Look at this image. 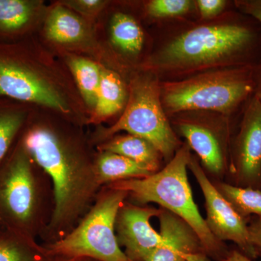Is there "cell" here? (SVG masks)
I'll list each match as a JSON object with an SVG mask.
<instances>
[{
	"label": "cell",
	"mask_w": 261,
	"mask_h": 261,
	"mask_svg": "<svg viewBox=\"0 0 261 261\" xmlns=\"http://www.w3.org/2000/svg\"><path fill=\"white\" fill-rule=\"evenodd\" d=\"M22 145L53 185L54 209L41 238L54 243L78 224L102 189L94 159L81 141L49 126L32 127Z\"/></svg>",
	"instance_id": "cell-1"
},
{
	"label": "cell",
	"mask_w": 261,
	"mask_h": 261,
	"mask_svg": "<svg viewBox=\"0 0 261 261\" xmlns=\"http://www.w3.org/2000/svg\"><path fill=\"white\" fill-rule=\"evenodd\" d=\"M258 29L238 15L185 31L151 58L149 73L181 80L207 70L261 61Z\"/></svg>",
	"instance_id": "cell-2"
},
{
	"label": "cell",
	"mask_w": 261,
	"mask_h": 261,
	"mask_svg": "<svg viewBox=\"0 0 261 261\" xmlns=\"http://www.w3.org/2000/svg\"><path fill=\"white\" fill-rule=\"evenodd\" d=\"M260 90L261 61L164 81L161 99L168 117L197 111L230 117Z\"/></svg>",
	"instance_id": "cell-3"
},
{
	"label": "cell",
	"mask_w": 261,
	"mask_h": 261,
	"mask_svg": "<svg viewBox=\"0 0 261 261\" xmlns=\"http://www.w3.org/2000/svg\"><path fill=\"white\" fill-rule=\"evenodd\" d=\"M23 145L17 147L0 167V225L5 229L37 239L53 215L50 179L35 167Z\"/></svg>",
	"instance_id": "cell-4"
},
{
	"label": "cell",
	"mask_w": 261,
	"mask_h": 261,
	"mask_svg": "<svg viewBox=\"0 0 261 261\" xmlns=\"http://www.w3.org/2000/svg\"><path fill=\"white\" fill-rule=\"evenodd\" d=\"M191 157V149L187 143L183 144L158 172L146 178L124 180L104 187L126 192L128 197L140 205L156 203L176 215L193 228L210 259L224 261L229 250L211 233L194 200L187 171Z\"/></svg>",
	"instance_id": "cell-5"
},
{
	"label": "cell",
	"mask_w": 261,
	"mask_h": 261,
	"mask_svg": "<svg viewBox=\"0 0 261 261\" xmlns=\"http://www.w3.org/2000/svg\"><path fill=\"white\" fill-rule=\"evenodd\" d=\"M128 197L123 190L102 187L87 214L64 238L44 244L57 260L90 258L97 261H132L117 240V214Z\"/></svg>",
	"instance_id": "cell-6"
},
{
	"label": "cell",
	"mask_w": 261,
	"mask_h": 261,
	"mask_svg": "<svg viewBox=\"0 0 261 261\" xmlns=\"http://www.w3.org/2000/svg\"><path fill=\"white\" fill-rule=\"evenodd\" d=\"M121 130L148 141L167 163L181 147L163 110L161 82L155 75L149 73L132 81L124 112L112 126L101 132L100 138L109 140Z\"/></svg>",
	"instance_id": "cell-7"
},
{
	"label": "cell",
	"mask_w": 261,
	"mask_h": 261,
	"mask_svg": "<svg viewBox=\"0 0 261 261\" xmlns=\"http://www.w3.org/2000/svg\"><path fill=\"white\" fill-rule=\"evenodd\" d=\"M171 117L173 130L186 139L207 176L215 181L227 176L232 138L230 117L200 111H186Z\"/></svg>",
	"instance_id": "cell-8"
},
{
	"label": "cell",
	"mask_w": 261,
	"mask_h": 261,
	"mask_svg": "<svg viewBox=\"0 0 261 261\" xmlns=\"http://www.w3.org/2000/svg\"><path fill=\"white\" fill-rule=\"evenodd\" d=\"M0 96L70 112L68 97L51 73L10 49H0Z\"/></svg>",
	"instance_id": "cell-9"
},
{
	"label": "cell",
	"mask_w": 261,
	"mask_h": 261,
	"mask_svg": "<svg viewBox=\"0 0 261 261\" xmlns=\"http://www.w3.org/2000/svg\"><path fill=\"white\" fill-rule=\"evenodd\" d=\"M226 176L228 184L261 191V102L256 95L245 104L238 132L231 138Z\"/></svg>",
	"instance_id": "cell-10"
},
{
	"label": "cell",
	"mask_w": 261,
	"mask_h": 261,
	"mask_svg": "<svg viewBox=\"0 0 261 261\" xmlns=\"http://www.w3.org/2000/svg\"><path fill=\"white\" fill-rule=\"evenodd\" d=\"M188 168L193 173L205 199V220L211 233L222 243L232 242L240 252L252 260L256 259V253L250 243L248 221L243 219L220 193L206 174L200 161L193 154Z\"/></svg>",
	"instance_id": "cell-11"
},
{
	"label": "cell",
	"mask_w": 261,
	"mask_h": 261,
	"mask_svg": "<svg viewBox=\"0 0 261 261\" xmlns=\"http://www.w3.org/2000/svg\"><path fill=\"white\" fill-rule=\"evenodd\" d=\"M161 209L124 202L117 214L115 231L120 247L132 261H145L161 243L150 220L159 217Z\"/></svg>",
	"instance_id": "cell-12"
},
{
	"label": "cell",
	"mask_w": 261,
	"mask_h": 261,
	"mask_svg": "<svg viewBox=\"0 0 261 261\" xmlns=\"http://www.w3.org/2000/svg\"><path fill=\"white\" fill-rule=\"evenodd\" d=\"M160 209L161 243L145 261H211L193 228L176 215Z\"/></svg>",
	"instance_id": "cell-13"
},
{
	"label": "cell",
	"mask_w": 261,
	"mask_h": 261,
	"mask_svg": "<svg viewBox=\"0 0 261 261\" xmlns=\"http://www.w3.org/2000/svg\"><path fill=\"white\" fill-rule=\"evenodd\" d=\"M94 167L102 187L124 180L146 178L154 173L144 165L106 151H100L94 159Z\"/></svg>",
	"instance_id": "cell-14"
},
{
	"label": "cell",
	"mask_w": 261,
	"mask_h": 261,
	"mask_svg": "<svg viewBox=\"0 0 261 261\" xmlns=\"http://www.w3.org/2000/svg\"><path fill=\"white\" fill-rule=\"evenodd\" d=\"M45 34L53 42L73 44L85 40L89 32L84 20L61 4L49 12L46 20Z\"/></svg>",
	"instance_id": "cell-15"
},
{
	"label": "cell",
	"mask_w": 261,
	"mask_h": 261,
	"mask_svg": "<svg viewBox=\"0 0 261 261\" xmlns=\"http://www.w3.org/2000/svg\"><path fill=\"white\" fill-rule=\"evenodd\" d=\"M99 149L124 156L144 165L153 173L161 170L162 155L148 141L137 136L128 134L113 137L99 146Z\"/></svg>",
	"instance_id": "cell-16"
},
{
	"label": "cell",
	"mask_w": 261,
	"mask_h": 261,
	"mask_svg": "<svg viewBox=\"0 0 261 261\" xmlns=\"http://www.w3.org/2000/svg\"><path fill=\"white\" fill-rule=\"evenodd\" d=\"M126 87L116 72L103 68L92 121H102L114 116L127 102Z\"/></svg>",
	"instance_id": "cell-17"
},
{
	"label": "cell",
	"mask_w": 261,
	"mask_h": 261,
	"mask_svg": "<svg viewBox=\"0 0 261 261\" xmlns=\"http://www.w3.org/2000/svg\"><path fill=\"white\" fill-rule=\"evenodd\" d=\"M5 230L0 233V261H58L35 239Z\"/></svg>",
	"instance_id": "cell-18"
},
{
	"label": "cell",
	"mask_w": 261,
	"mask_h": 261,
	"mask_svg": "<svg viewBox=\"0 0 261 261\" xmlns=\"http://www.w3.org/2000/svg\"><path fill=\"white\" fill-rule=\"evenodd\" d=\"M213 183L243 219L247 221L251 217L261 219L260 190L235 186L223 181H215Z\"/></svg>",
	"instance_id": "cell-19"
},
{
	"label": "cell",
	"mask_w": 261,
	"mask_h": 261,
	"mask_svg": "<svg viewBox=\"0 0 261 261\" xmlns=\"http://www.w3.org/2000/svg\"><path fill=\"white\" fill-rule=\"evenodd\" d=\"M68 63L84 100L94 110L102 78V67L81 57L70 58Z\"/></svg>",
	"instance_id": "cell-20"
},
{
	"label": "cell",
	"mask_w": 261,
	"mask_h": 261,
	"mask_svg": "<svg viewBox=\"0 0 261 261\" xmlns=\"http://www.w3.org/2000/svg\"><path fill=\"white\" fill-rule=\"evenodd\" d=\"M111 36L113 44L125 53L137 54L143 47V31L135 18L125 13L113 17Z\"/></svg>",
	"instance_id": "cell-21"
},
{
	"label": "cell",
	"mask_w": 261,
	"mask_h": 261,
	"mask_svg": "<svg viewBox=\"0 0 261 261\" xmlns=\"http://www.w3.org/2000/svg\"><path fill=\"white\" fill-rule=\"evenodd\" d=\"M37 5L28 0H0V32H21L34 19Z\"/></svg>",
	"instance_id": "cell-22"
},
{
	"label": "cell",
	"mask_w": 261,
	"mask_h": 261,
	"mask_svg": "<svg viewBox=\"0 0 261 261\" xmlns=\"http://www.w3.org/2000/svg\"><path fill=\"white\" fill-rule=\"evenodd\" d=\"M24 114L15 110H0V165L23 126Z\"/></svg>",
	"instance_id": "cell-23"
},
{
	"label": "cell",
	"mask_w": 261,
	"mask_h": 261,
	"mask_svg": "<svg viewBox=\"0 0 261 261\" xmlns=\"http://www.w3.org/2000/svg\"><path fill=\"white\" fill-rule=\"evenodd\" d=\"M194 5L190 0H152L146 5V11L153 18H175L188 13Z\"/></svg>",
	"instance_id": "cell-24"
},
{
	"label": "cell",
	"mask_w": 261,
	"mask_h": 261,
	"mask_svg": "<svg viewBox=\"0 0 261 261\" xmlns=\"http://www.w3.org/2000/svg\"><path fill=\"white\" fill-rule=\"evenodd\" d=\"M106 4L107 2L102 0H70L62 5L84 16L93 17L100 13Z\"/></svg>",
	"instance_id": "cell-25"
},
{
	"label": "cell",
	"mask_w": 261,
	"mask_h": 261,
	"mask_svg": "<svg viewBox=\"0 0 261 261\" xmlns=\"http://www.w3.org/2000/svg\"><path fill=\"white\" fill-rule=\"evenodd\" d=\"M201 18L204 20H213L224 12L227 5L225 0H198L195 2Z\"/></svg>",
	"instance_id": "cell-26"
},
{
	"label": "cell",
	"mask_w": 261,
	"mask_h": 261,
	"mask_svg": "<svg viewBox=\"0 0 261 261\" xmlns=\"http://www.w3.org/2000/svg\"><path fill=\"white\" fill-rule=\"evenodd\" d=\"M234 5L241 13L249 15L261 24V0H237Z\"/></svg>",
	"instance_id": "cell-27"
},
{
	"label": "cell",
	"mask_w": 261,
	"mask_h": 261,
	"mask_svg": "<svg viewBox=\"0 0 261 261\" xmlns=\"http://www.w3.org/2000/svg\"><path fill=\"white\" fill-rule=\"evenodd\" d=\"M249 235L257 257H261V219L251 217L247 222Z\"/></svg>",
	"instance_id": "cell-28"
},
{
	"label": "cell",
	"mask_w": 261,
	"mask_h": 261,
	"mask_svg": "<svg viewBox=\"0 0 261 261\" xmlns=\"http://www.w3.org/2000/svg\"><path fill=\"white\" fill-rule=\"evenodd\" d=\"M224 261H254L239 250H229Z\"/></svg>",
	"instance_id": "cell-29"
},
{
	"label": "cell",
	"mask_w": 261,
	"mask_h": 261,
	"mask_svg": "<svg viewBox=\"0 0 261 261\" xmlns=\"http://www.w3.org/2000/svg\"><path fill=\"white\" fill-rule=\"evenodd\" d=\"M58 261H97V260H93V259L86 258V257H84V258H76V259H71V260H58Z\"/></svg>",
	"instance_id": "cell-30"
},
{
	"label": "cell",
	"mask_w": 261,
	"mask_h": 261,
	"mask_svg": "<svg viewBox=\"0 0 261 261\" xmlns=\"http://www.w3.org/2000/svg\"><path fill=\"white\" fill-rule=\"evenodd\" d=\"M255 95L257 96V98H258L259 99H260V101L261 102V90L259 91Z\"/></svg>",
	"instance_id": "cell-31"
}]
</instances>
